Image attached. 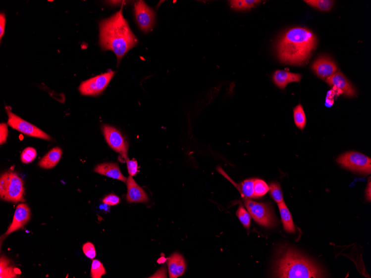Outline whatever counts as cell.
<instances>
[{"label": "cell", "instance_id": "6da1fadb", "mask_svg": "<svg viewBox=\"0 0 371 278\" xmlns=\"http://www.w3.org/2000/svg\"><path fill=\"white\" fill-rule=\"evenodd\" d=\"M100 44L104 50L115 53L118 63L137 44L127 21L123 17L122 7L120 11L100 22Z\"/></svg>", "mask_w": 371, "mask_h": 278}, {"label": "cell", "instance_id": "7a4b0ae2", "mask_svg": "<svg viewBox=\"0 0 371 278\" xmlns=\"http://www.w3.org/2000/svg\"><path fill=\"white\" fill-rule=\"evenodd\" d=\"M317 45L312 31L302 27L288 30L278 41L276 51L279 60L288 65H303L309 60Z\"/></svg>", "mask_w": 371, "mask_h": 278}, {"label": "cell", "instance_id": "3957f363", "mask_svg": "<svg viewBox=\"0 0 371 278\" xmlns=\"http://www.w3.org/2000/svg\"><path fill=\"white\" fill-rule=\"evenodd\" d=\"M274 273L275 277L283 278L324 277L321 269L291 247L282 248L278 253Z\"/></svg>", "mask_w": 371, "mask_h": 278}, {"label": "cell", "instance_id": "277c9868", "mask_svg": "<svg viewBox=\"0 0 371 278\" xmlns=\"http://www.w3.org/2000/svg\"><path fill=\"white\" fill-rule=\"evenodd\" d=\"M337 162L342 167L362 175H370L371 159L363 153L354 151L341 155Z\"/></svg>", "mask_w": 371, "mask_h": 278}, {"label": "cell", "instance_id": "5b68a950", "mask_svg": "<svg viewBox=\"0 0 371 278\" xmlns=\"http://www.w3.org/2000/svg\"><path fill=\"white\" fill-rule=\"evenodd\" d=\"M6 109L8 115L7 124L12 129L27 136L33 137V138L47 140H52L51 137L45 133L44 131L38 128L37 127L22 120L20 117L13 113L7 107H6Z\"/></svg>", "mask_w": 371, "mask_h": 278}, {"label": "cell", "instance_id": "8992f818", "mask_svg": "<svg viewBox=\"0 0 371 278\" xmlns=\"http://www.w3.org/2000/svg\"><path fill=\"white\" fill-rule=\"evenodd\" d=\"M115 72L109 71L83 82L79 91L82 95H98L102 93L113 78Z\"/></svg>", "mask_w": 371, "mask_h": 278}, {"label": "cell", "instance_id": "52a82bcc", "mask_svg": "<svg viewBox=\"0 0 371 278\" xmlns=\"http://www.w3.org/2000/svg\"><path fill=\"white\" fill-rule=\"evenodd\" d=\"M25 190L24 181L16 173L11 170L10 179L1 198L5 201L17 203L24 202Z\"/></svg>", "mask_w": 371, "mask_h": 278}, {"label": "cell", "instance_id": "ba28073f", "mask_svg": "<svg viewBox=\"0 0 371 278\" xmlns=\"http://www.w3.org/2000/svg\"><path fill=\"white\" fill-rule=\"evenodd\" d=\"M102 131L109 147L120 154L122 158L126 160L129 146L120 131L114 127L107 125H103Z\"/></svg>", "mask_w": 371, "mask_h": 278}, {"label": "cell", "instance_id": "9c48e42d", "mask_svg": "<svg viewBox=\"0 0 371 278\" xmlns=\"http://www.w3.org/2000/svg\"><path fill=\"white\" fill-rule=\"evenodd\" d=\"M254 220L261 226L272 227L276 224V219L269 205L267 203L255 202L253 207L248 209Z\"/></svg>", "mask_w": 371, "mask_h": 278}, {"label": "cell", "instance_id": "30bf717a", "mask_svg": "<svg viewBox=\"0 0 371 278\" xmlns=\"http://www.w3.org/2000/svg\"><path fill=\"white\" fill-rule=\"evenodd\" d=\"M135 13L137 24L145 33L152 30L155 23V12L144 1L135 4Z\"/></svg>", "mask_w": 371, "mask_h": 278}, {"label": "cell", "instance_id": "8fae6325", "mask_svg": "<svg viewBox=\"0 0 371 278\" xmlns=\"http://www.w3.org/2000/svg\"><path fill=\"white\" fill-rule=\"evenodd\" d=\"M312 69L319 78L326 80L335 74L337 67L331 58L327 56H321L314 62Z\"/></svg>", "mask_w": 371, "mask_h": 278}, {"label": "cell", "instance_id": "7c38bea8", "mask_svg": "<svg viewBox=\"0 0 371 278\" xmlns=\"http://www.w3.org/2000/svg\"><path fill=\"white\" fill-rule=\"evenodd\" d=\"M31 212L28 206L26 204L18 205L13 216V221L5 235L10 234L24 227L30 220Z\"/></svg>", "mask_w": 371, "mask_h": 278}, {"label": "cell", "instance_id": "4fadbf2b", "mask_svg": "<svg viewBox=\"0 0 371 278\" xmlns=\"http://www.w3.org/2000/svg\"><path fill=\"white\" fill-rule=\"evenodd\" d=\"M326 83L333 88L342 91L346 96L354 97L356 90L341 72H337L326 80Z\"/></svg>", "mask_w": 371, "mask_h": 278}, {"label": "cell", "instance_id": "5bb4252c", "mask_svg": "<svg viewBox=\"0 0 371 278\" xmlns=\"http://www.w3.org/2000/svg\"><path fill=\"white\" fill-rule=\"evenodd\" d=\"M127 201L129 203H143L149 201L148 196L144 190L137 184L132 177L127 179Z\"/></svg>", "mask_w": 371, "mask_h": 278}, {"label": "cell", "instance_id": "9a60e30c", "mask_svg": "<svg viewBox=\"0 0 371 278\" xmlns=\"http://www.w3.org/2000/svg\"><path fill=\"white\" fill-rule=\"evenodd\" d=\"M94 171L99 174L106 176L111 179L126 182L127 179L121 172L117 164L114 163H104L100 164L95 168Z\"/></svg>", "mask_w": 371, "mask_h": 278}, {"label": "cell", "instance_id": "2e32d148", "mask_svg": "<svg viewBox=\"0 0 371 278\" xmlns=\"http://www.w3.org/2000/svg\"><path fill=\"white\" fill-rule=\"evenodd\" d=\"M302 76L285 71L277 70L274 73L273 81L278 88L284 90L288 84L300 83Z\"/></svg>", "mask_w": 371, "mask_h": 278}, {"label": "cell", "instance_id": "e0dca14e", "mask_svg": "<svg viewBox=\"0 0 371 278\" xmlns=\"http://www.w3.org/2000/svg\"><path fill=\"white\" fill-rule=\"evenodd\" d=\"M169 278H176L182 276L186 270V262L181 254L174 253L168 263Z\"/></svg>", "mask_w": 371, "mask_h": 278}, {"label": "cell", "instance_id": "ac0fdd59", "mask_svg": "<svg viewBox=\"0 0 371 278\" xmlns=\"http://www.w3.org/2000/svg\"><path fill=\"white\" fill-rule=\"evenodd\" d=\"M62 149L59 147H54L41 159L39 163L40 167L44 169H52L55 167L62 157Z\"/></svg>", "mask_w": 371, "mask_h": 278}, {"label": "cell", "instance_id": "d6986e66", "mask_svg": "<svg viewBox=\"0 0 371 278\" xmlns=\"http://www.w3.org/2000/svg\"><path fill=\"white\" fill-rule=\"evenodd\" d=\"M279 212H280L281 220L283 229L288 233H294L296 232L294 221H293L291 214L284 201L278 204Z\"/></svg>", "mask_w": 371, "mask_h": 278}, {"label": "cell", "instance_id": "ffe728a7", "mask_svg": "<svg viewBox=\"0 0 371 278\" xmlns=\"http://www.w3.org/2000/svg\"><path fill=\"white\" fill-rule=\"evenodd\" d=\"M10 261L5 257L2 256L0 261V278H15L17 272L15 269L10 266Z\"/></svg>", "mask_w": 371, "mask_h": 278}, {"label": "cell", "instance_id": "44dd1931", "mask_svg": "<svg viewBox=\"0 0 371 278\" xmlns=\"http://www.w3.org/2000/svg\"><path fill=\"white\" fill-rule=\"evenodd\" d=\"M255 179L247 180L242 182L239 186L236 184L234 185L240 190L242 197L247 198H254V182Z\"/></svg>", "mask_w": 371, "mask_h": 278}, {"label": "cell", "instance_id": "7402d4cb", "mask_svg": "<svg viewBox=\"0 0 371 278\" xmlns=\"http://www.w3.org/2000/svg\"><path fill=\"white\" fill-rule=\"evenodd\" d=\"M261 1L257 0H233L230 1L231 7L237 11L249 10L257 6Z\"/></svg>", "mask_w": 371, "mask_h": 278}, {"label": "cell", "instance_id": "603a6c76", "mask_svg": "<svg viewBox=\"0 0 371 278\" xmlns=\"http://www.w3.org/2000/svg\"><path fill=\"white\" fill-rule=\"evenodd\" d=\"M294 117L296 126L298 128L303 130L306 125V117L303 107L301 104L294 108Z\"/></svg>", "mask_w": 371, "mask_h": 278}, {"label": "cell", "instance_id": "cb8c5ba5", "mask_svg": "<svg viewBox=\"0 0 371 278\" xmlns=\"http://www.w3.org/2000/svg\"><path fill=\"white\" fill-rule=\"evenodd\" d=\"M305 2L319 10L325 11L330 10L333 4V1L330 0H306Z\"/></svg>", "mask_w": 371, "mask_h": 278}, {"label": "cell", "instance_id": "d4e9b609", "mask_svg": "<svg viewBox=\"0 0 371 278\" xmlns=\"http://www.w3.org/2000/svg\"><path fill=\"white\" fill-rule=\"evenodd\" d=\"M106 272L102 262L98 260H94L91 264V276L93 278H101L106 275Z\"/></svg>", "mask_w": 371, "mask_h": 278}, {"label": "cell", "instance_id": "484cf974", "mask_svg": "<svg viewBox=\"0 0 371 278\" xmlns=\"http://www.w3.org/2000/svg\"><path fill=\"white\" fill-rule=\"evenodd\" d=\"M270 195L277 204L283 201V195L281 186L276 182L271 184L269 186Z\"/></svg>", "mask_w": 371, "mask_h": 278}, {"label": "cell", "instance_id": "4316f807", "mask_svg": "<svg viewBox=\"0 0 371 278\" xmlns=\"http://www.w3.org/2000/svg\"><path fill=\"white\" fill-rule=\"evenodd\" d=\"M269 191V186L263 180L255 179L254 182V198L260 197L266 194Z\"/></svg>", "mask_w": 371, "mask_h": 278}, {"label": "cell", "instance_id": "83f0119b", "mask_svg": "<svg viewBox=\"0 0 371 278\" xmlns=\"http://www.w3.org/2000/svg\"><path fill=\"white\" fill-rule=\"evenodd\" d=\"M236 215L242 223L243 226H244L246 229H249L251 224V216L249 212H247L242 205H240L239 208H238Z\"/></svg>", "mask_w": 371, "mask_h": 278}, {"label": "cell", "instance_id": "f1b7e54d", "mask_svg": "<svg viewBox=\"0 0 371 278\" xmlns=\"http://www.w3.org/2000/svg\"><path fill=\"white\" fill-rule=\"evenodd\" d=\"M36 156L37 152L36 149L33 147H27L23 150L21 155V160L22 163L29 164L33 162Z\"/></svg>", "mask_w": 371, "mask_h": 278}, {"label": "cell", "instance_id": "f546056e", "mask_svg": "<svg viewBox=\"0 0 371 278\" xmlns=\"http://www.w3.org/2000/svg\"><path fill=\"white\" fill-rule=\"evenodd\" d=\"M84 253L87 257L93 259L95 258L96 252L94 245L90 242H87L82 247Z\"/></svg>", "mask_w": 371, "mask_h": 278}, {"label": "cell", "instance_id": "4dcf8cb0", "mask_svg": "<svg viewBox=\"0 0 371 278\" xmlns=\"http://www.w3.org/2000/svg\"><path fill=\"white\" fill-rule=\"evenodd\" d=\"M11 170L4 172L1 175L0 180V197L3 195L6 188L9 179H10Z\"/></svg>", "mask_w": 371, "mask_h": 278}, {"label": "cell", "instance_id": "1f68e13d", "mask_svg": "<svg viewBox=\"0 0 371 278\" xmlns=\"http://www.w3.org/2000/svg\"><path fill=\"white\" fill-rule=\"evenodd\" d=\"M103 202L108 206H116L120 203V199L116 195L109 194L103 199Z\"/></svg>", "mask_w": 371, "mask_h": 278}, {"label": "cell", "instance_id": "d6a6232c", "mask_svg": "<svg viewBox=\"0 0 371 278\" xmlns=\"http://www.w3.org/2000/svg\"><path fill=\"white\" fill-rule=\"evenodd\" d=\"M126 163L128 171H129L130 176L132 177L135 176L137 172H138V164H137V161L130 160L129 158H127Z\"/></svg>", "mask_w": 371, "mask_h": 278}, {"label": "cell", "instance_id": "836d02e7", "mask_svg": "<svg viewBox=\"0 0 371 278\" xmlns=\"http://www.w3.org/2000/svg\"><path fill=\"white\" fill-rule=\"evenodd\" d=\"M7 125L4 123H2L0 125V143L1 144L6 143L8 137Z\"/></svg>", "mask_w": 371, "mask_h": 278}, {"label": "cell", "instance_id": "e575fe53", "mask_svg": "<svg viewBox=\"0 0 371 278\" xmlns=\"http://www.w3.org/2000/svg\"><path fill=\"white\" fill-rule=\"evenodd\" d=\"M6 18L4 13H1L0 15V39H2L5 29Z\"/></svg>", "mask_w": 371, "mask_h": 278}, {"label": "cell", "instance_id": "d590c367", "mask_svg": "<svg viewBox=\"0 0 371 278\" xmlns=\"http://www.w3.org/2000/svg\"><path fill=\"white\" fill-rule=\"evenodd\" d=\"M150 278H166V271L164 268L159 271L155 275Z\"/></svg>", "mask_w": 371, "mask_h": 278}, {"label": "cell", "instance_id": "8d00e7d4", "mask_svg": "<svg viewBox=\"0 0 371 278\" xmlns=\"http://www.w3.org/2000/svg\"><path fill=\"white\" fill-rule=\"evenodd\" d=\"M371 178L369 179V184L367 186V188L366 189V197L369 202H371Z\"/></svg>", "mask_w": 371, "mask_h": 278}]
</instances>
